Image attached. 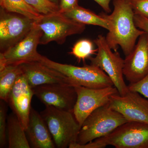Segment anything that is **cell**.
Segmentation results:
<instances>
[{
  "label": "cell",
  "instance_id": "6da1fadb",
  "mask_svg": "<svg viewBox=\"0 0 148 148\" xmlns=\"http://www.w3.org/2000/svg\"><path fill=\"white\" fill-rule=\"evenodd\" d=\"M113 3L114 9L111 14L102 12L99 15L110 24V29L106 37L109 47L114 51L121 47L127 56L134 48L137 39L145 32L135 25V13L130 0H113Z\"/></svg>",
  "mask_w": 148,
  "mask_h": 148
},
{
  "label": "cell",
  "instance_id": "7a4b0ae2",
  "mask_svg": "<svg viewBox=\"0 0 148 148\" xmlns=\"http://www.w3.org/2000/svg\"><path fill=\"white\" fill-rule=\"evenodd\" d=\"M127 122L121 114L111 108L108 103L96 109L86 119L80 129L77 143L84 145L104 137Z\"/></svg>",
  "mask_w": 148,
  "mask_h": 148
},
{
  "label": "cell",
  "instance_id": "3957f363",
  "mask_svg": "<svg viewBox=\"0 0 148 148\" xmlns=\"http://www.w3.org/2000/svg\"><path fill=\"white\" fill-rule=\"evenodd\" d=\"M40 114L56 147L69 148L70 145L77 143L81 125L73 112L45 106Z\"/></svg>",
  "mask_w": 148,
  "mask_h": 148
},
{
  "label": "cell",
  "instance_id": "277c9868",
  "mask_svg": "<svg viewBox=\"0 0 148 148\" xmlns=\"http://www.w3.org/2000/svg\"><path fill=\"white\" fill-rule=\"evenodd\" d=\"M37 61L63 74L75 86L101 88L114 86L110 77L101 69L93 65L79 67L52 61L40 54Z\"/></svg>",
  "mask_w": 148,
  "mask_h": 148
},
{
  "label": "cell",
  "instance_id": "5b68a950",
  "mask_svg": "<svg viewBox=\"0 0 148 148\" xmlns=\"http://www.w3.org/2000/svg\"><path fill=\"white\" fill-rule=\"evenodd\" d=\"M94 42L98 47L97 53L95 57L90 58V65L97 66L105 72L112 80L120 95H124L129 89L123 78L124 59L118 51H112L106 37L99 35L94 40Z\"/></svg>",
  "mask_w": 148,
  "mask_h": 148
},
{
  "label": "cell",
  "instance_id": "8992f818",
  "mask_svg": "<svg viewBox=\"0 0 148 148\" xmlns=\"http://www.w3.org/2000/svg\"><path fill=\"white\" fill-rule=\"evenodd\" d=\"M36 21L43 32L40 44L44 45L51 42L63 44L67 37L81 34L85 29V25L74 21L59 12L42 15Z\"/></svg>",
  "mask_w": 148,
  "mask_h": 148
},
{
  "label": "cell",
  "instance_id": "52a82bcc",
  "mask_svg": "<svg viewBox=\"0 0 148 148\" xmlns=\"http://www.w3.org/2000/svg\"><path fill=\"white\" fill-rule=\"evenodd\" d=\"M100 148H148V123L127 121L108 135L95 139Z\"/></svg>",
  "mask_w": 148,
  "mask_h": 148
},
{
  "label": "cell",
  "instance_id": "ba28073f",
  "mask_svg": "<svg viewBox=\"0 0 148 148\" xmlns=\"http://www.w3.org/2000/svg\"><path fill=\"white\" fill-rule=\"evenodd\" d=\"M34 20L1 8L0 49L1 52L12 47L24 38L36 23Z\"/></svg>",
  "mask_w": 148,
  "mask_h": 148
},
{
  "label": "cell",
  "instance_id": "9c48e42d",
  "mask_svg": "<svg viewBox=\"0 0 148 148\" xmlns=\"http://www.w3.org/2000/svg\"><path fill=\"white\" fill-rule=\"evenodd\" d=\"M74 87L77 99L73 113L81 127L93 111L108 104L111 96L119 93L114 86L101 88H88L80 86Z\"/></svg>",
  "mask_w": 148,
  "mask_h": 148
},
{
  "label": "cell",
  "instance_id": "30bf717a",
  "mask_svg": "<svg viewBox=\"0 0 148 148\" xmlns=\"http://www.w3.org/2000/svg\"><path fill=\"white\" fill-rule=\"evenodd\" d=\"M34 94L45 106L73 112L77 99L74 86L68 84L52 83L33 88Z\"/></svg>",
  "mask_w": 148,
  "mask_h": 148
},
{
  "label": "cell",
  "instance_id": "8fae6325",
  "mask_svg": "<svg viewBox=\"0 0 148 148\" xmlns=\"http://www.w3.org/2000/svg\"><path fill=\"white\" fill-rule=\"evenodd\" d=\"M110 107L121 114L127 121L148 123V99L136 91L128 90L124 95L119 93L111 96Z\"/></svg>",
  "mask_w": 148,
  "mask_h": 148
},
{
  "label": "cell",
  "instance_id": "7c38bea8",
  "mask_svg": "<svg viewBox=\"0 0 148 148\" xmlns=\"http://www.w3.org/2000/svg\"><path fill=\"white\" fill-rule=\"evenodd\" d=\"M42 34L36 21L31 31L23 39L3 52L7 65L37 61L40 55L37 51V47L40 44Z\"/></svg>",
  "mask_w": 148,
  "mask_h": 148
},
{
  "label": "cell",
  "instance_id": "4fadbf2b",
  "mask_svg": "<svg viewBox=\"0 0 148 148\" xmlns=\"http://www.w3.org/2000/svg\"><path fill=\"white\" fill-rule=\"evenodd\" d=\"M123 75L130 84L140 81L148 74V34L139 37L138 43L124 59Z\"/></svg>",
  "mask_w": 148,
  "mask_h": 148
},
{
  "label": "cell",
  "instance_id": "5bb4252c",
  "mask_svg": "<svg viewBox=\"0 0 148 148\" xmlns=\"http://www.w3.org/2000/svg\"><path fill=\"white\" fill-rule=\"evenodd\" d=\"M34 94L27 79L22 73L18 76L9 95L7 103L10 106L26 131L31 109V103Z\"/></svg>",
  "mask_w": 148,
  "mask_h": 148
},
{
  "label": "cell",
  "instance_id": "9a60e30c",
  "mask_svg": "<svg viewBox=\"0 0 148 148\" xmlns=\"http://www.w3.org/2000/svg\"><path fill=\"white\" fill-rule=\"evenodd\" d=\"M20 66L23 74L32 88L52 83L68 84L73 86L71 80L63 74L38 61L27 62L20 64Z\"/></svg>",
  "mask_w": 148,
  "mask_h": 148
},
{
  "label": "cell",
  "instance_id": "2e32d148",
  "mask_svg": "<svg viewBox=\"0 0 148 148\" xmlns=\"http://www.w3.org/2000/svg\"><path fill=\"white\" fill-rule=\"evenodd\" d=\"M26 132L31 147L55 148L54 142L44 120L40 114L32 108Z\"/></svg>",
  "mask_w": 148,
  "mask_h": 148
},
{
  "label": "cell",
  "instance_id": "e0dca14e",
  "mask_svg": "<svg viewBox=\"0 0 148 148\" xmlns=\"http://www.w3.org/2000/svg\"><path fill=\"white\" fill-rule=\"evenodd\" d=\"M26 131L14 113L7 118V140L9 148H30Z\"/></svg>",
  "mask_w": 148,
  "mask_h": 148
},
{
  "label": "cell",
  "instance_id": "ac0fdd59",
  "mask_svg": "<svg viewBox=\"0 0 148 148\" xmlns=\"http://www.w3.org/2000/svg\"><path fill=\"white\" fill-rule=\"evenodd\" d=\"M65 16L74 21L86 25L99 26L109 31L110 24L106 19L89 10L79 5L63 13Z\"/></svg>",
  "mask_w": 148,
  "mask_h": 148
},
{
  "label": "cell",
  "instance_id": "d6986e66",
  "mask_svg": "<svg viewBox=\"0 0 148 148\" xmlns=\"http://www.w3.org/2000/svg\"><path fill=\"white\" fill-rule=\"evenodd\" d=\"M23 73L20 65H8L0 71V98L7 103L9 95L16 79Z\"/></svg>",
  "mask_w": 148,
  "mask_h": 148
},
{
  "label": "cell",
  "instance_id": "ffe728a7",
  "mask_svg": "<svg viewBox=\"0 0 148 148\" xmlns=\"http://www.w3.org/2000/svg\"><path fill=\"white\" fill-rule=\"evenodd\" d=\"M0 5L6 11L18 14L35 21L42 15L25 0H0Z\"/></svg>",
  "mask_w": 148,
  "mask_h": 148
},
{
  "label": "cell",
  "instance_id": "44dd1931",
  "mask_svg": "<svg viewBox=\"0 0 148 148\" xmlns=\"http://www.w3.org/2000/svg\"><path fill=\"white\" fill-rule=\"evenodd\" d=\"M97 52L95 49L93 43L89 40L83 39L77 42L72 48L70 53L73 55L78 61H84L88 58H90L93 54Z\"/></svg>",
  "mask_w": 148,
  "mask_h": 148
},
{
  "label": "cell",
  "instance_id": "7402d4cb",
  "mask_svg": "<svg viewBox=\"0 0 148 148\" xmlns=\"http://www.w3.org/2000/svg\"><path fill=\"white\" fill-rule=\"evenodd\" d=\"M26 2L42 15L59 12L58 5L49 0H25Z\"/></svg>",
  "mask_w": 148,
  "mask_h": 148
},
{
  "label": "cell",
  "instance_id": "603a6c76",
  "mask_svg": "<svg viewBox=\"0 0 148 148\" xmlns=\"http://www.w3.org/2000/svg\"><path fill=\"white\" fill-rule=\"evenodd\" d=\"M7 108L5 102H0V148L5 147L7 142Z\"/></svg>",
  "mask_w": 148,
  "mask_h": 148
},
{
  "label": "cell",
  "instance_id": "cb8c5ba5",
  "mask_svg": "<svg viewBox=\"0 0 148 148\" xmlns=\"http://www.w3.org/2000/svg\"><path fill=\"white\" fill-rule=\"evenodd\" d=\"M128 88L129 90L139 92L148 99V74L140 81L130 84Z\"/></svg>",
  "mask_w": 148,
  "mask_h": 148
},
{
  "label": "cell",
  "instance_id": "d4e9b609",
  "mask_svg": "<svg viewBox=\"0 0 148 148\" xmlns=\"http://www.w3.org/2000/svg\"><path fill=\"white\" fill-rule=\"evenodd\" d=\"M135 14L148 18V0H130Z\"/></svg>",
  "mask_w": 148,
  "mask_h": 148
},
{
  "label": "cell",
  "instance_id": "484cf974",
  "mask_svg": "<svg viewBox=\"0 0 148 148\" xmlns=\"http://www.w3.org/2000/svg\"><path fill=\"white\" fill-rule=\"evenodd\" d=\"M77 5L78 0H59V12L64 13Z\"/></svg>",
  "mask_w": 148,
  "mask_h": 148
},
{
  "label": "cell",
  "instance_id": "4316f807",
  "mask_svg": "<svg viewBox=\"0 0 148 148\" xmlns=\"http://www.w3.org/2000/svg\"><path fill=\"white\" fill-rule=\"evenodd\" d=\"M134 21L137 28L148 34V18L139 14H135Z\"/></svg>",
  "mask_w": 148,
  "mask_h": 148
},
{
  "label": "cell",
  "instance_id": "83f0119b",
  "mask_svg": "<svg viewBox=\"0 0 148 148\" xmlns=\"http://www.w3.org/2000/svg\"><path fill=\"white\" fill-rule=\"evenodd\" d=\"M107 13H110L111 9L110 4L112 0H94Z\"/></svg>",
  "mask_w": 148,
  "mask_h": 148
},
{
  "label": "cell",
  "instance_id": "f1b7e54d",
  "mask_svg": "<svg viewBox=\"0 0 148 148\" xmlns=\"http://www.w3.org/2000/svg\"><path fill=\"white\" fill-rule=\"evenodd\" d=\"M8 65L5 58L3 53L1 52V53H0V71H2L3 69H4Z\"/></svg>",
  "mask_w": 148,
  "mask_h": 148
},
{
  "label": "cell",
  "instance_id": "f546056e",
  "mask_svg": "<svg viewBox=\"0 0 148 148\" xmlns=\"http://www.w3.org/2000/svg\"><path fill=\"white\" fill-rule=\"evenodd\" d=\"M49 1L59 5V0H49Z\"/></svg>",
  "mask_w": 148,
  "mask_h": 148
}]
</instances>
